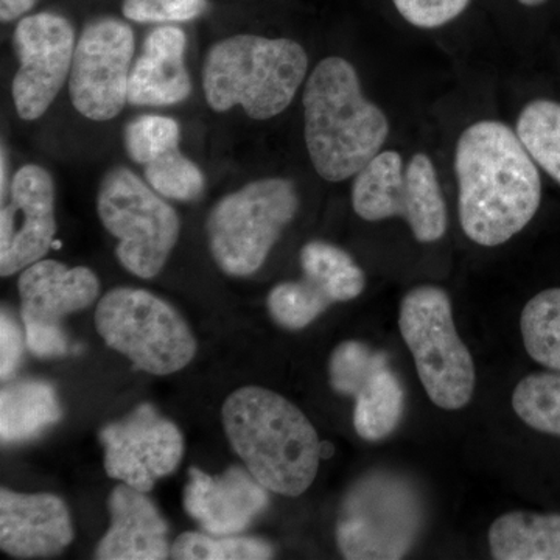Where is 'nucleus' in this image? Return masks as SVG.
<instances>
[{
    "label": "nucleus",
    "mask_w": 560,
    "mask_h": 560,
    "mask_svg": "<svg viewBox=\"0 0 560 560\" xmlns=\"http://www.w3.org/2000/svg\"><path fill=\"white\" fill-rule=\"evenodd\" d=\"M455 172L460 228L477 245L510 242L540 208L539 168L517 131L503 121L481 120L464 130Z\"/></svg>",
    "instance_id": "nucleus-1"
},
{
    "label": "nucleus",
    "mask_w": 560,
    "mask_h": 560,
    "mask_svg": "<svg viewBox=\"0 0 560 560\" xmlns=\"http://www.w3.org/2000/svg\"><path fill=\"white\" fill-rule=\"evenodd\" d=\"M221 420L232 448L264 488L285 497L307 492L318 475L320 442L311 420L275 390H234Z\"/></svg>",
    "instance_id": "nucleus-2"
},
{
    "label": "nucleus",
    "mask_w": 560,
    "mask_h": 560,
    "mask_svg": "<svg viewBox=\"0 0 560 560\" xmlns=\"http://www.w3.org/2000/svg\"><path fill=\"white\" fill-rule=\"evenodd\" d=\"M302 102L305 145L320 178H352L381 153L389 121L364 97L359 73L345 58H326L313 69Z\"/></svg>",
    "instance_id": "nucleus-3"
},
{
    "label": "nucleus",
    "mask_w": 560,
    "mask_h": 560,
    "mask_svg": "<svg viewBox=\"0 0 560 560\" xmlns=\"http://www.w3.org/2000/svg\"><path fill=\"white\" fill-rule=\"evenodd\" d=\"M307 68V54L296 40L232 36L206 55L202 91L215 113L242 106L250 119L268 120L289 108Z\"/></svg>",
    "instance_id": "nucleus-4"
},
{
    "label": "nucleus",
    "mask_w": 560,
    "mask_h": 560,
    "mask_svg": "<svg viewBox=\"0 0 560 560\" xmlns=\"http://www.w3.org/2000/svg\"><path fill=\"white\" fill-rule=\"evenodd\" d=\"M425 521L418 486L393 470H371L342 500L337 544L349 560H396L415 547Z\"/></svg>",
    "instance_id": "nucleus-5"
},
{
    "label": "nucleus",
    "mask_w": 560,
    "mask_h": 560,
    "mask_svg": "<svg viewBox=\"0 0 560 560\" xmlns=\"http://www.w3.org/2000/svg\"><path fill=\"white\" fill-rule=\"evenodd\" d=\"M399 329L430 400L447 411L469 405L477 371L456 330L447 291L434 285L408 291L400 302Z\"/></svg>",
    "instance_id": "nucleus-6"
},
{
    "label": "nucleus",
    "mask_w": 560,
    "mask_h": 560,
    "mask_svg": "<svg viewBox=\"0 0 560 560\" xmlns=\"http://www.w3.org/2000/svg\"><path fill=\"white\" fill-rule=\"evenodd\" d=\"M298 209L296 186L285 178L253 180L221 198L206 221L209 249L220 270L234 278L254 275Z\"/></svg>",
    "instance_id": "nucleus-7"
},
{
    "label": "nucleus",
    "mask_w": 560,
    "mask_h": 560,
    "mask_svg": "<svg viewBox=\"0 0 560 560\" xmlns=\"http://www.w3.org/2000/svg\"><path fill=\"white\" fill-rule=\"evenodd\" d=\"M95 327L109 348L149 374L184 370L197 353L189 324L147 290H110L98 302Z\"/></svg>",
    "instance_id": "nucleus-8"
},
{
    "label": "nucleus",
    "mask_w": 560,
    "mask_h": 560,
    "mask_svg": "<svg viewBox=\"0 0 560 560\" xmlns=\"http://www.w3.org/2000/svg\"><path fill=\"white\" fill-rule=\"evenodd\" d=\"M97 212L117 238L121 267L138 278H156L178 243L176 210L130 168L114 167L98 187Z\"/></svg>",
    "instance_id": "nucleus-9"
},
{
    "label": "nucleus",
    "mask_w": 560,
    "mask_h": 560,
    "mask_svg": "<svg viewBox=\"0 0 560 560\" xmlns=\"http://www.w3.org/2000/svg\"><path fill=\"white\" fill-rule=\"evenodd\" d=\"M352 208L366 221L400 217L420 243L441 241L447 232L440 178L423 153H416L407 165L399 151L375 154L353 179Z\"/></svg>",
    "instance_id": "nucleus-10"
},
{
    "label": "nucleus",
    "mask_w": 560,
    "mask_h": 560,
    "mask_svg": "<svg viewBox=\"0 0 560 560\" xmlns=\"http://www.w3.org/2000/svg\"><path fill=\"white\" fill-rule=\"evenodd\" d=\"M135 33L114 18L88 24L77 40L69 75L70 101L81 116L106 121L128 103Z\"/></svg>",
    "instance_id": "nucleus-11"
},
{
    "label": "nucleus",
    "mask_w": 560,
    "mask_h": 560,
    "mask_svg": "<svg viewBox=\"0 0 560 560\" xmlns=\"http://www.w3.org/2000/svg\"><path fill=\"white\" fill-rule=\"evenodd\" d=\"M18 290L28 349L50 359L69 352L62 318L90 307L101 293V282L90 268L43 259L21 272Z\"/></svg>",
    "instance_id": "nucleus-12"
},
{
    "label": "nucleus",
    "mask_w": 560,
    "mask_h": 560,
    "mask_svg": "<svg viewBox=\"0 0 560 560\" xmlns=\"http://www.w3.org/2000/svg\"><path fill=\"white\" fill-rule=\"evenodd\" d=\"M13 43L20 61L13 80L14 108L22 120H36L47 113L70 75L75 31L60 14H32L16 25Z\"/></svg>",
    "instance_id": "nucleus-13"
},
{
    "label": "nucleus",
    "mask_w": 560,
    "mask_h": 560,
    "mask_svg": "<svg viewBox=\"0 0 560 560\" xmlns=\"http://www.w3.org/2000/svg\"><path fill=\"white\" fill-rule=\"evenodd\" d=\"M101 441L106 474L140 492H150L154 482L173 474L183 459L184 440L178 427L149 404L140 405L127 419L106 425Z\"/></svg>",
    "instance_id": "nucleus-14"
},
{
    "label": "nucleus",
    "mask_w": 560,
    "mask_h": 560,
    "mask_svg": "<svg viewBox=\"0 0 560 560\" xmlns=\"http://www.w3.org/2000/svg\"><path fill=\"white\" fill-rule=\"evenodd\" d=\"M55 184L46 168L27 164L11 179L0 210V275L24 271L43 260L54 245Z\"/></svg>",
    "instance_id": "nucleus-15"
},
{
    "label": "nucleus",
    "mask_w": 560,
    "mask_h": 560,
    "mask_svg": "<svg viewBox=\"0 0 560 560\" xmlns=\"http://www.w3.org/2000/svg\"><path fill=\"white\" fill-rule=\"evenodd\" d=\"M184 489V510L212 536H234L270 504L264 488L248 469L231 467L219 477L191 467Z\"/></svg>",
    "instance_id": "nucleus-16"
},
{
    "label": "nucleus",
    "mask_w": 560,
    "mask_h": 560,
    "mask_svg": "<svg viewBox=\"0 0 560 560\" xmlns=\"http://www.w3.org/2000/svg\"><path fill=\"white\" fill-rule=\"evenodd\" d=\"M73 540L65 501L51 493L0 490V547L20 559L60 555Z\"/></svg>",
    "instance_id": "nucleus-17"
},
{
    "label": "nucleus",
    "mask_w": 560,
    "mask_h": 560,
    "mask_svg": "<svg viewBox=\"0 0 560 560\" xmlns=\"http://www.w3.org/2000/svg\"><path fill=\"white\" fill-rule=\"evenodd\" d=\"M110 526L98 544L101 560H162L171 556L168 523L145 492L120 482L109 495Z\"/></svg>",
    "instance_id": "nucleus-18"
},
{
    "label": "nucleus",
    "mask_w": 560,
    "mask_h": 560,
    "mask_svg": "<svg viewBox=\"0 0 560 560\" xmlns=\"http://www.w3.org/2000/svg\"><path fill=\"white\" fill-rule=\"evenodd\" d=\"M186 46V33L176 25H161L150 32L131 68L128 103L172 106L187 101L191 81L184 60Z\"/></svg>",
    "instance_id": "nucleus-19"
},
{
    "label": "nucleus",
    "mask_w": 560,
    "mask_h": 560,
    "mask_svg": "<svg viewBox=\"0 0 560 560\" xmlns=\"http://www.w3.org/2000/svg\"><path fill=\"white\" fill-rule=\"evenodd\" d=\"M490 555L497 560H560V514L512 511L489 529Z\"/></svg>",
    "instance_id": "nucleus-20"
},
{
    "label": "nucleus",
    "mask_w": 560,
    "mask_h": 560,
    "mask_svg": "<svg viewBox=\"0 0 560 560\" xmlns=\"http://www.w3.org/2000/svg\"><path fill=\"white\" fill-rule=\"evenodd\" d=\"M353 427L361 440H386L405 415V388L385 355L353 394Z\"/></svg>",
    "instance_id": "nucleus-21"
},
{
    "label": "nucleus",
    "mask_w": 560,
    "mask_h": 560,
    "mask_svg": "<svg viewBox=\"0 0 560 560\" xmlns=\"http://www.w3.org/2000/svg\"><path fill=\"white\" fill-rule=\"evenodd\" d=\"M54 386L46 382L10 383L0 393V438L5 444L33 440L61 419Z\"/></svg>",
    "instance_id": "nucleus-22"
},
{
    "label": "nucleus",
    "mask_w": 560,
    "mask_h": 560,
    "mask_svg": "<svg viewBox=\"0 0 560 560\" xmlns=\"http://www.w3.org/2000/svg\"><path fill=\"white\" fill-rule=\"evenodd\" d=\"M304 279L335 302L359 298L366 287V276L349 253L326 242H311L301 249Z\"/></svg>",
    "instance_id": "nucleus-23"
},
{
    "label": "nucleus",
    "mask_w": 560,
    "mask_h": 560,
    "mask_svg": "<svg viewBox=\"0 0 560 560\" xmlns=\"http://www.w3.org/2000/svg\"><path fill=\"white\" fill-rule=\"evenodd\" d=\"M521 330L530 359L560 371V289L540 291L525 305Z\"/></svg>",
    "instance_id": "nucleus-24"
},
{
    "label": "nucleus",
    "mask_w": 560,
    "mask_h": 560,
    "mask_svg": "<svg viewBox=\"0 0 560 560\" xmlns=\"http://www.w3.org/2000/svg\"><path fill=\"white\" fill-rule=\"evenodd\" d=\"M515 131L534 162L560 186V103H528L518 116Z\"/></svg>",
    "instance_id": "nucleus-25"
},
{
    "label": "nucleus",
    "mask_w": 560,
    "mask_h": 560,
    "mask_svg": "<svg viewBox=\"0 0 560 560\" xmlns=\"http://www.w3.org/2000/svg\"><path fill=\"white\" fill-rule=\"evenodd\" d=\"M512 408L530 429L560 438V371L522 378L512 394Z\"/></svg>",
    "instance_id": "nucleus-26"
},
{
    "label": "nucleus",
    "mask_w": 560,
    "mask_h": 560,
    "mask_svg": "<svg viewBox=\"0 0 560 560\" xmlns=\"http://www.w3.org/2000/svg\"><path fill=\"white\" fill-rule=\"evenodd\" d=\"M275 551L256 537L212 536L184 533L173 541L171 558L176 560H265Z\"/></svg>",
    "instance_id": "nucleus-27"
},
{
    "label": "nucleus",
    "mask_w": 560,
    "mask_h": 560,
    "mask_svg": "<svg viewBox=\"0 0 560 560\" xmlns=\"http://www.w3.org/2000/svg\"><path fill=\"white\" fill-rule=\"evenodd\" d=\"M143 176L151 189L168 200L197 201L205 194L206 183L201 168L184 156L179 149L167 151L143 165Z\"/></svg>",
    "instance_id": "nucleus-28"
},
{
    "label": "nucleus",
    "mask_w": 560,
    "mask_h": 560,
    "mask_svg": "<svg viewBox=\"0 0 560 560\" xmlns=\"http://www.w3.org/2000/svg\"><path fill=\"white\" fill-rule=\"evenodd\" d=\"M330 305L329 298L320 293L307 279L279 283L268 296V311L272 319L289 330H301L311 326Z\"/></svg>",
    "instance_id": "nucleus-29"
},
{
    "label": "nucleus",
    "mask_w": 560,
    "mask_h": 560,
    "mask_svg": "<svg viewBox=\"0 0 560 560\" xmlns=\"http://www.w3.org/2000/svg\"><path fill=\"white\" fill-rule=\"evenodd\" d=\"M180 128L178 121L165 116H140L125 128V149L132 162L139 165L178 149Z\"/></svg>",
    "instance_id": "nucleus-30"
},
{
    "label": "nucleus",
    "mask_w": 560,
    "mask_h": 560,
    "mask_svg": "<svg viewBox=\"0 0 560 560\" xmlns=\"http://www.w3.org/2000/svg\"><path fill=\"white\" fill-rule=\"evenodd\" d=\"M385 352L374 350L361 341H345L331 352L329 361L330 386L335 393L352 397L364 378L377 366Z\"/></svg>",
    "instance_id": "nucleus-31"
},
{
    "label": "nucleus",
    "mask_w": 560,
    "mask_h": 560,
    "mask_svg": "<svg viewBox=\"0 0 560 560\" xmlns=\"http://www.w3.org/2000/svg\"><path fill=\"white\" fill-rule=\"evenodd\" d=\"M208 9V0H124L121 13L139 24H167L197 20Z\"/></svg>",
    "instance_id": "nucleus-32"
},
{
    "label": "nucleus",
    "mask_w": 560,
    "mask_h": 560,
    "mask_svg": "<svg viewBox=\"0 0 560 560\" xmlns=\"http://www.w3.org/2000/svg\"><path fill=\"white\" fill-rule=\"evenodd\" d=\"M471 0H393L405 21L418 28H440L460 16Z\"/></svg>",
    "instance_id": "nucleus-33"
},
{
    "label": "nucleus",
    "mask_w": 560,
    "mask_h": 560,
    "mask_svg": "<svg viewBox=\"0 0 560 560\" xmlns=\"http://www.w3.org/2000/svg\"><path fill=\"white\" fill-rule=\"evenodd\" d=\"M24 342H27L25 331H22L20 324L10 312L2 311V318H0V377L2 381H9L20 368Z\"/></svg>",
    "instance_id": "nucleus-34"
},
{
    "label": "nucleus",
    "mask_w": 560,
    "mask_h": 560,
    "mask_svg": "<svg viewBox=\"0 0 560 560\" xmlns=\"http://www.w3.org/2000/svg\"><path fill=\"white\" fill-rule=\"evenodd\" d=\"M36 0H0V20L11 22L20 20L35 7Z\"/></svg>",
    "instance_id": "nucleus-35"
},
{
    "label": "nucleus",
    "mask_w": 560,
    "mask_h": 560,
    "mask_svg": "<svg viewBox=\"0 0 560 560\" xmlns=\"http://www.w3.org/2000/svg\"><path fill=\"white\" fill-rule=\"evenodd\" d=\"M2 162H0V171H2V175H0V198H2V202L9 198L10 194V164H9V151H7L5 145H2Z\"/></svg>",
    "instance_id": "nucleus-36"
},
{
    "label": "nucleus",
    "mask_w": 560,
    "mask_h": 560,
    "mask_svg": "<svg viewBox=\"0 0 560 560\" xmlns=\"http://www.w3.org/2000/svg\"><path fill=\"white\" fill-rule=\"evenodd\" d=\"M517 2L525 7H539L541 3L547 2V0H517Z\"/></svg>",
    "instance_id": "nucleus-37"
}]
</instances>
